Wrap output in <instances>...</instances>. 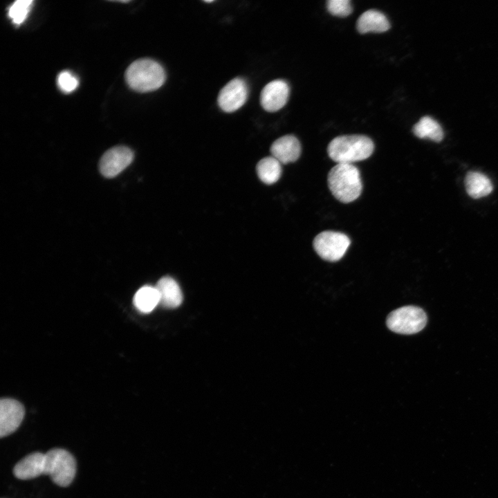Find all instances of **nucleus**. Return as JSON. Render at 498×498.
<instances>
[{
	"label": "nucleus",
	"instance_id": "nucleus-4",
	"mask_svg": "<svg viewBox=\"0 0 498 498\" xmlns=\"http://www.w3.org/2000/svg\"><path fill=\"white\" fill-rule=\"evenodd\" d=\"M165 77L163 66L148 58L134 61L125 72V80L129 86L140 93L158 89L164 84Z\"/></svg>",
	"mask_w": 498,
	"mask_h": 498
},
{
	"label": "nucleus",
	"instance_id": "nucleus-18",
	"mask_svg": "<svg viewBox=\"0 0 498 498\" xmlns=\"http://www.w3.org/2000/svg\"><path fill=\"white\" fill-rule=\"evenodd\" d=\"M33 1L19 0L14 2L9 8L8 15L12 22L19 25L24 22L30 11Z\"/></svg>",
	"mask_w": 498,
	"mask_h": 498
},
{
	"label": "nucleus",
	"instance_id": "nucleus-19",
	"mask_svg": "<svg viewBox=\"0 0 498 498\" xmlns=\"http://www.w3.org/2000/svg\"><path fill=\"white\" fill-rule=\"evenodd\" d=\"M326 8L331 15L342 17L349 15L353 11L349 0H329Z\"/></svg>",
	"mask_w": 498,
	"mask_h": 498
},
{
	"label": "nucleus",
	"instance_id": "nucleus-9",
	"mask_svg": "<svg viewBox=\"0 0 498 498\" xmlns=\"http://www.w3.org/2000/svg\"><path fill=\"white\" fill-rule=\"evenodd\" d=\"M25 415L24 405L12 398L0 400V437L7 436L20 426Z\"/></svg>",
	"mask_w": 498,
	"mask_h": 498
},
{
	"label": "nucleus",
	"instance_id": "nucleus-20",
	"mask_svg": "<svg viewBox=\"0 0 498 498\" xmlns=\"http://www.w3.org/2000/svg\"><path fill=\"white\" fill-rule=\"evenodd\" d=\"M78 80L69 71L61 72L57 77L59 88L64 93L73 91L78 86Z\"/></svg>",
	"mask_w": 498,
	"mask_h": 498
},
{
	"label": "nucleus",
	"instance_id": "nucleus-1",
	"mask_svg": "<svg viewBox=\"0 0 498 498\" xmlns=\"http://www.w3.org/2000/svg\"><path fill=\"white\" fill-rule=\"evenodd\" d=\"M77 470L74 456L62 448H53L46 453L32 452L18 461L13 474L21 480L48 475L60 487H67L73 481Z\"/></svg>",
	"mask_w": 498,
	"mask_h": 498
},
{
	"label": "nucleus",
	"instance_id": "nucleus-11",
	"mask_svg": "<svg viewBox=\"0 0 498 498\" xmlns=\"http://www.w3.org/2000/svg\"><path fill=\"white\" fill-rule=\"evenodd\" d=\"M301 149L300 142L295 136L286 135L272 144L270 153L282 164H288L299 158Z\"/></svg>",
	"mask_w": 498,
	"mask_h": 498
},
{
	"label": "nucleus",
	"instance_id": "nucleus-15",
	"mask_svg": "<svg viewBox=\"0 0 498 498\" xmlns=\"http://www.w3.org/2000/svg\"><path fill=\"white\" fill-rule=\"evenodd\" d=\"M133 304L140 312L148 313L160 304V296L156 286H144L133 297Z\"/></svg>",
	"mask_w": 498,
	"mask_h": 498
},
{
	"label": "nucleus",
	"instance_id": "nucleus-7",
	"mask_svg": "<svg viewBox=\"0 0 498 498\" xmlns=\"http://www.w3.org/2000/svg\"><path fill=\"white\" fill-rule=\"evenodd\" d=\"M248 95L246 82L241 78L236 77L227 83L218 95L219 107L225 112H233L241 107Z\"/></svg>",
	"mask_w": 498,
	"mask_h": 498
},
{
	"label": "nucleus",
	"instance_id": "nucleus-10",
	"mask_svg": "<svg viewBox=\"0 0 498 498\" xmlns=\"http://www.w3.org/2000/svg\"><path fill=\"white\" fill-rule=\"evenodd\" d=\"M290 93L288 84L283 80H275L262 89L260 102L267 111H279L286 104Z\"/></svg>",
	"mask_w": 498,
	"mask_h": 498
},
{
	"label": "nucleus",
	"instance_id": "nucleus-2",
	"mask_svg": "<svg viewBox=\"0 0 498 498\" xmlns=\"http://www.w3.org/2000/svg\"><path fill=\"white\" fill-rule=\"evenodd\" d=\"M374 144L365 135H344L334 138L327 147L329 156L337 164H353L368 158Z\"/></svg>",
	"mask_w": 498,
	"mask_h": 498
},
{
	"label": "nucleus",
	"instance_id": "nucleus-14",
	"mask_svg": "<svg viewBox=\"0 0 498 498\" xmlns=\"http://www.w3.org/2000/svg\"><path fill=\"white\" fill-rule=\"evenodd\" d=\"M465 185L468 194L474 199L486 196L493 190L490 180L486 175L477 172L468 173Z\"/></svg>",
	"mask_w": 498,
	"mask_h": 498
},
{
	"label": "nucleus",
	"instance_id": "nucleus-8",
	"mask_svg": "<svg viewBox=\"0 0 498 498\" xmlns=\"http://www.w3.org/2000/svg\"><path fill=\"white\" fill-rule=\"evenodd\" d=\"M133 159V153L129 148L114 147L102 156L99 163L100 172L105 177H114L129 166Z\"/></svg>",
	"mask_w": 498,
	"mask_h": 498
},
{
	"label": "nucleus",
	"instance_id": "nucleus-13",
	"mask_svg": "<svg viewBox=\"0 0 498 498\" xmlns=\"http://www.w3.org/2000/svg\"><path fill=\"white\" fill-rule=\"evenodd\" d=\"M356 28L361 34L369 32L382 33L390 28V24L382 12L371 9L364 12L358 17Z\"/></svg>",
	"mask_w": 498,
	"mask_h": 498
},
{
	"label": "nucleus",
	"instance_id": "nucleus-5",
	"mask_svg": "<svg viewBox=\"0 0 498 498\" xmlns=\"http://www.w3.org/2000/svg\"><path fill=\"white\" fill-rule=\"evenodd\" d=\"M427 315L425 311L414 306H406L391 312L387 318V326L396 333L411 335L425 326Z\"/></svg>",
	"mask_w": 498,
	"mask_h": 498
},
{
	"label": "nucleus",
	"instance_id": "nucleus-12",
	"mask_svg": "<svg viewBox=\"0 0 498 498\" xmlns=\"http://www.w3.org/2000/svg\"><path fill=\"white\" fill-rule=\"evenodd\" d=\"M159 296L160 304L168 308H174L181 305L183 294L178 283L171 277L160 278L156 286Z\"/></svg>",
	"mask_w": 498,
	"mask_h": 498
},
{
	"label": "nucleus",
	"instance_id": "nucleus-3",
	"mask_svg": "<svg viewBox=\"0 0 498 498\" xmlns=\"http://www.w3.org/2000/svg\"><path fill=\"white\" fill-rule=\"evenodd\" d=\"M328 185L336 199L344 203L357 199L362 189L360 171L353 164H337L331 169Z\"/></svg>",
	"mask_w": 498,
	"mask_h": 498
},
{
	"label": "nucleus",
	"instance_id": "nucleus-16",
	"mask_svg": "<svg viewBox=\"0 0 498 498\" xmlns=\"http://www.w3.org/2000/svg\"><path fill=\"white\" fill-rule=\"evenodd\" d=\"M281 164L273 156L262 158L256 167L258 177L263 183L268 185L276 183L282 175Z\"/></svg>",
	"mask_w": 498,
	"mask_h": 498
},
{
	"label": "nucleus",
	"instance_id": "nucleus-17",
	"mask_svg": "<svg viewBox=\"0 0 498 498\" xmlns=\"http://www.w3.org/2000/svg\"><path fill=\"white\" fill-rule=\"evenodd\" d=\"M412 130L414 135L420 138H428L439 142L443 138V131L441 125L430 116L421 118L414 125Z\"/></svg>",
	"mask_w": 498,
	"mask_h": 498
},
{
	"label": "nucleus",
	"instance_id": "nucleus-6",
	"mask_svg": "<svg viewBox=\"0 0 498 498\" xmlns=\"http://www.w3.org/2000/svg\"><path fill=\"white\" fill-rule=\"evenodd\" d=\"M351 240L345 234L335 231H323L313 239V246L317 254L329 261H339L345 254Z\"/></svg>",
	"mask_w": 498,
	"mask_h": 498
}]
</instances>
